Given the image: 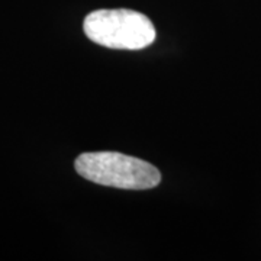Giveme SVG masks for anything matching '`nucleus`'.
Listing matches in <instances>:
<instances>
[{"label":"nucleus","mask_w":261,"mask_h":261,"mask_svg":"<svg viewBox=\"0 0 261 261\" xmlns=\"http://www.w3.org/2000/svg\"><path fill=\"white\" fill-rule=\"evenodd\" d=\"M74 167L86 180L125 190L154 189L161 181V173L155 166L113 151L80 154L75 160Z\"/></svg>","instance_id":"obj_1"},{"label":"nucleus","mask_w":261,"mask_h":261,"mask_svg":"<svg viewBox=\"0 0 261 261\" xmlns=\"http://www.w3.org/2000/svg\"><path fill=\"white\" fill-rule=\"evenodd\" d=\"M86 37L113 49H142L155 41V28L145 15L130 9H99L83 22Z\"/></svg>","instance_id":"obj_2"}]
</instances>
